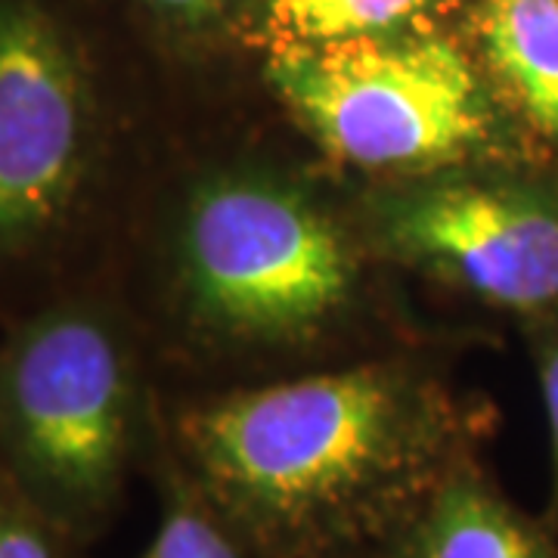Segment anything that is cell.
<instances>
[{
	"label": "cell",
	"instance_id": "10",
	"mask_svg": "<svg viewBox=\"0 0 558 558\" xmlns=\"http://www.w3.org/2000/svg\"><path fill=\"white\" fill-rule=\"evenodd\" d=\"M62 534L0 469V558H65Z\"/></svg>",
	"mask_w": 558,
	"mask_h": 558
},
{
	"label": "cell",
	"instance_id": "7",
	"mask_svg": "<svg viewBox=\"0 0 558 558\" xmlns=\"http://www.w3.org/2000/svg\"><path fill=\"white\" fill-rule=\"evenodd\" d=\"M481 38L527 119L558 137V0H484Z\"/></svg>",
	"mask_w": 558,
	"mask_h": 558
},
{
	"label": "cell",
	"instance_id": "13",
	"mask_svg": "<svg viewBox=\"0 0 558 558\" xmlns=\"http://www.w3.org/2000/svg\"><path fill=\"white\" fill-rule=\"evenodd\" d=\"M546 407H549V418H553V435H556L558 450V354L546 366Z\"/></svg>",
	"mask_w": 558,
	"mask_h": 558
},
{
	"label": "cell",
	"instance_id": "4",
	"mask_svg": "<svg viewBox=\"0 0 558 558\" xmlns=\"http://www.w3.org/2000/svg\"><path fill=\"white\" fill-rule=\"evenodd\" d=\"M279 97L339 159L428 168L487 137V102L457 44L354 38L289 44L270 62Z\"/></svg>",
	"mask_w": 558,
	"mask_h": 558
},
{
	"label": "cell",
	"instance_id": "9",
	"mask_svg": "<svg viewBox=\"0 0 558 558\" xmlns=\"http://www.w3.org/2000/svg\"><path fill=\"white\" fill-rule=\"evenodd\" d=\"M435 0H274V25L292 44L381 38L416 20Z\"/></svg>",
	"mask_w": 558,
	"mask_h": 558
},
{
	"label": "cell",
	"instance_id": "12",
	"mask_svg": "<svg viewBox=\"0 0 558 558\" xmlns=\"http://www.w3.org/2000/svg\"><path fill=\"white\" fill-rule=\"evenodd\" d=\"M137 3L161 20L193 25V22L205 20L208 13H215L223 0H137Z\"/></svg>",
	"mask_w": 558,
	"mask_h": 558
},
{
	"label": "cell",
	"instance_id": "6",
	"mask_svg": "<svg viewBox=\"0 0 558 558\" xmlns=\"http://www.w3.org/2000/svg\"><path fill=\"white\" fill-rule=\"evenodd\" d=\"M391 236L499 304L558 299V211L499 186H444L400 202Z\"/></svg>",
	"mask_w": 558,
	"mask_h": 558
},
{
	"label": "cell",
	"instance_id": "11",
	"mask_svg": "<svg viewBox=\"0 0 558 558\" xmlns=\"http://www.w3.org/2000/svg\"><path fill=\"white\" fill-rule=\"evenodd\" d=\"M140 558H240L233 543L205 519L199 509L174 502L161 521L159 534Z\"/></svg>",
	"mask_w": 558,
	"mask_h": 558
},
{
	"label": "cell",
	"instance_id": "2",
	"mask_svg": "<svg viewBox=\"0 0 558 558\" xmlns=\"http://www.w3.org/2000/svg\"><path fill=\"white\" fill-rule=\"evenodd\" d=\"M137 435L128 336L97 295L50 301L0 344V469L57 527L112 506Z\"/></svg>",
	"mask_w": 558,
	"mask_h": 558
},
{
	"label": "cell",
	"instance_id": "3",
	"mask_svg": "<svg viewBox=\"0 0 558 558\" xmlns=\"http://www.w3.org/2000/svg\"><path fill=\"white\" fill-rule=\"evenodd\" d=\"M100 57L62 0H0V307L50 264L102 178Z\"/></svg>",
	"mask_w": 558,
	"mask_h": 558
},
{
	"label": "cell",
	"instance_id": "1",
	"mask_svg": "<svg viewBox=\"0 0 558 558\" xmlns=\"http://www.w3.org/2000/svg\"><path fill=\"white\" fill-rule=\"evenodd\" d=\"M186 440L220 497L292 543L354 519L410 462L398 398L376 369L223 400L190 418Z\"/></svg>",
	"mask_w": 558,
	"mask_h": 558
},
{
	"label": "cell",
	"instance_id": "5",
	"mask_svg": "<svg viewBox=\"0 0 558 558\" xmlns=\"http://www.w3.org/2000/svg\"><path fill=\"white\" fill-rule=\"evenodd\" d=\"M180 267L196 304L245 329L314 323L351 286V255L329 218L258 180H227L190 199Z\"/></svg>",
	"mask_w": 558,
	"mask_h": 558
},
{
	"label": "cell",
	"instance_id": "8",
	"mask_svg": "<svg viewBox=\"0 0 558 558\" xmlns=\"http://www.w3.org/2000/svg\"><path fill=\"white\" fill-rule=\"evenodd\" d=\"M410 558H556L497 497L472 481L444 487L418 524Z\"/></svg>",
	"mask_w": 558,
	"mask_h": 558
}]
</instances>
